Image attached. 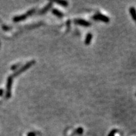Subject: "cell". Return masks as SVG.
Returning a JSON list of instances; mask_svg holds the SVG:
<instances>
[{
    "label": "cell",
    "instance_id": "cell-1",
    "mask_svg": "<svg viewBox=\"0 0 136 136\" xmlns=\"http://www.w3.org/2000/svg\"><path fill=\"white\" fill-rule=\"evenodd\" d=\"M93 18L95 20H99L105 23H108L110 22V18L108 16H105V15H103V14H96V15H93Z\"/></svg>",
    "mask_w": 136,
    "mask_h": 136
},
{
    "label": "cell",
    "instance_id": "cell-2",
    "mask_svg": "<svg viewBox=\"0 0 136 136\" xmlns=\"http://www.w3.org/2000/svg\"><path fill=\"white\" fill-rule=\"evenodd\" d=\"M74 23L85 27H88L90 26V23L88 21L85 20L83 19H76L74 20Z\"/></svg>",
    "mask_w": 136,
    "mask_h": 136
},
{
    "label": "cell",
    "instance_id": "cell-3",
    "mask_svg": "<svg viewBox=\"0 0 136 136\" xmlns=\"http://www.w3.org/2000/svg\"><path fill=\"white\" fill-rule=\"evenodd\" d=\"M52 4H53V2H50V3H48V4H47L41 11H40L39 13L41 14V15H43V14H45V13H47V11L50 9V8L52 6Z\"/></svg>",
    "mask_w": 136,
    "mask_h": 136
},
{
    "label": "cell",
    "instance_id": "cell-4",
    "mask_svg": "<svg viewBox=\"0 0 136 136\" xmlns=\"http://www.w3.org/2000/svg\"><path fill=\"white\" fill-rule=\"evenodd\" d=\"M92 39H93V35L91 33H88L87 35H86V38H85V44L86 45H89L90 44L91 42L92 41Z\"/></svg>",
    "mask_w": 136,
    "mask_h": 136
},
{
    "label": "cell",
    "instance_id": "cell-5",
    "mask_svg": "<svg viewBox=\"0 0 136 136\" xmlns=\"http://www.w3.org/2000/svg\"><path fill=\"white\" fill-rule=\"evenodd\" d=\"M52 13L54 14V15H55L56 16L59 18H62L64 16L63 13H62L61 11H60L59 10H58L57 9H52Z\"/></svg>",
    "mask_w": 136,
    "mask_h": 136
},
{
    "label": "cell",
    "instance_id": "cell-6",
    "mask_svg": "<svg viewBox=\"0 0 136 136\" xmlns=\"http://www.w3.org/2000/svg\"><path fill=\"white\" fill-rule=\"evenodd\" d=\"M129 12L130 14L132 16V19H133L134 20L136 21V9L134 7L132 6L129 8Z\"/></svg>",
    "mask_w": 136,
    "mask_h": 136
},
{
    "label": "cell",
    "instance_id": "cell-7",
    "mask_svg": "<svg viewBox=\"0 0 136 136\" xmlns=\"http://www.w3.org/2000/svg\"><path fill=\"white\" fill-rule=\"evenodd\" d=\"M55 3L63 7H67L68 6V2L66 1H56Z\"/></svg>",
    "mask_w": 136,
    "mask_h": 136
},
{
    "label": "cell",
    "instance_id": "cell-8",
    "mask_svg": "<svg viewBox=\"0 0 136 136\" xmlns=\"http://www.w3.org/2000/svg\"></svg>",
    "mask_w": 136,
    "mask_h": 136
}]
</instances>
